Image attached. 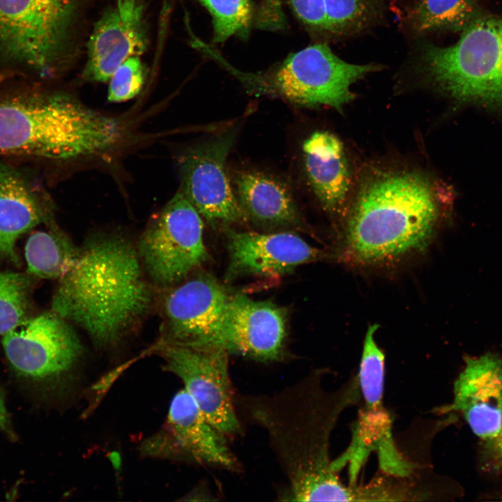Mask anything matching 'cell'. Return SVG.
<instances>
[{
  "label": "cell",
  "mask_w": 502,
  "mask_h": 502,
  "mask_svg": "<svg viewBox=\"0 0 502 502\" xmlns=\"http://www.w3.org/2000/svg\"><path fill=\"white\" fill-rule=\"evenodd\" d=\"M296 16L307 26L328 31L322 0H287Z\"/></svg>",
  "instance_id": "4316f807"
},
{
  "label": "cell",
  "mask_w": 502,
  "mask_h": 502,
  "mask_svg": "<svg viewBox=\"0 0 502 502\" xmlns=\"http://www.w3.org/2000/svg\"><path fill=\"white\" fill-rule=\"evenodd\" d=\"M197 1L212 16L214 43H222L235 34L248 33L253 13L250 0Z\"/></svg>",
  "instance_id": "cb8c5ba5"
},
{
  "label": "cell",
  "mask_w": 502,
  "mask_h": 502,
  "mask_svg": "<svg viewBox=\"0 0 502 502\" xmlns=\"http://www.w3.org/2000/svg\"><path fill=\"white\" fill-rule=\"evenodd\" d=\"M378 69L375 64L345 62L327 45L317 44L289 55L268 73L245 75V79L256 91L295 104L341 110L353 98L351 85Z\"/></svg>",
  "instance_id": "8992f818"
},
{
  "label": "cell",
  "mask_w": 502,
  "mask_h": 502,
  "mask_svg": "<svg viewBox=\"0 0 502 502\" xmlns=\"http://www.w3.org/2000/svg\"><path fill=\"white\" fill-rule=\"evenodd\" d=\"M480 463L487 472H502V425L498 434L489 440L484 441L481 449Z\"/></svg>",
  "instance_id": "83f0119b"
},
{
  "label": "cell",
  "mask_w": 502,
  "mask_h": 502,
  "mask_svg": "<svg viewBox=\"0 0 502 502\" xmlns=\"http://www.w3.org/2000/svg\"><path fill=\"white\" fill-rule=\"evenodd\" d=\"M144 6L139 0H117L96 23L88 43L84 77L105 82L127 59L146 49Z\"/></svg>",
  "instance_id": "2e32d148"
},
{
  "label": "cell",
  "mask_w": 502,
  "mask_h": 502,
  "mask_svg": "<svg viewBox=\"0 0 502 502\" xmlns=\"http://www.w3.org/2000/svg\"><path fill=\"white\" fill-rule=\"evenodd\" d=\"M429 76L457 100L502 107V19L480 17L446 47L428 45Z\"/></svg>",
  "instance_id": "5b68a950"
},
{
  "label": "cell",
  "mask_w": 502,
  "mask_h": 502,
  "mask_svg": "<svg viewBox=\"0 0 502 502\" xmlns=\"http://www.w3.org/2000/svg\"><path fill=\"white\" fill-rule=\"evenodd\" d=\"M71 239L54 222L47 231H39L28 238L24 249L27 272L44 279H59L78 252Z\"/></svg>",
  "instance_id": "44dd1931"
},
{
  "label": "cell",
  "mask_w": 502,
  "mask_h": 502,
  "mask_svg": "<svg viewBox=\"0 0 502 502\" xmlns=\"http://www.w3.org/2000/svg\"><path fill=\"white\" fill-rule=\"evenodd\" d=\"M237 199L248 218L266 227L296 225L298 215L288 189L259 172H243L234 177Z\"/></svg>",
  "instance_id": "ffe728a7"
},
{
  "label": "cell",
  "mask_w": 502,
  "mask_h": 502,
  "mask_svg": "<svg viewBox=\"0 0 502 502\" xmlns=\"http://www.w3.org/2000/svg\"><path fill=\"white\" fill-rule=\"evenodd\" d=\"M501 500L502 501V494L500 496Z\"/></svg>",
  "instance_id": "f546056e"
},
{
  "label": "cell",
  "mask_w": 502,
  "mask_h": 502,
  "mask_svg": "<svg viewBox=\"0 0 502 502\" xmlns=\"http://www.w3.org/2000/svg\"><path fill=\"white\" fill-rule=\"evenodd\" d=\"M31 280L27 275L0 273V335L26 320Z\"/></svg>",
  "instance_id": "603a6c76"
},
{
  "label": "cell",
  "mask_w": 502,
  "mask_h": 502,
  "mask_svg": "<svg viewBox=\"0 0 502 502\" xmlns=\"http://www.w3.org/2000/svg\"><path fill=\"white\" fill-rule=\"evenodd\" d=\"M2 345L16 376L31 382L66 373L82 352L72 325L54 312L26 319L3 335Z\"/></svg>",
  "instance_id": "8fae6325"
},
{
  "label": "cell",
  "mask_w": 502,
  "mask_h": 502,
  "mask_svg": "<svg viewBox=\"0 0 502 502\" xmlns=\"http://www.w3.org/2000/svg\"><path fill=\"white\" fill-rule=\"evenodd\" d=\"M235 137L234 130L216 135L190 146L178 159L180 190L213 226L227 227L248 219L226 172Z\"/></svg>",
  "instance_id": "30bf717a"
},
{
  "label": "cell",
  "mask_w": 502,
  "mask_h": 502,
  "mask_svg": "<svg viewBox=\"0 0 502 502\" xmlns=\"http://www.w3.org/2000/svg\"><path fill=\"white\" fill-rule=\"evenodd\" d=\"M10 423L5 404L4 397L0 390V431L10 432Z\"/></svg>",
  "instance_id": "f1b7e54d"
},
{
  "label": "cell",
  "mask_w": 502,
  "mask_h": 502,
  "mask_svg": "<svg viewBox=\"0 0 502 502\" xmlns=\"http://www.w3.org/2000/svg\"><path fill=\"white\" fill-rule=\"evenodd\" d=\"M439 216L435 195L420 175L380 174L360 190L347 221V259L358 265H383L423 250Z\"/></svg>",
  "instance_id": "3957f363"
},
{
  "label": "cell",
  "mask_w": 502,
  "mask_h": 502,
  "mask_svg": "<svg viewBox=\"0 0 502 502\" xmlns=\"http://www.w3.org/2000/svg\"><path fill=\"white\" fill-rule=\"evenodd\" d=\"M76 0H0V62L46 74L66 45Z\"/></svg>",
  "instance_id": "52a82bcc"
},
{
  "label": "cell",
  "mask_w": 502,
  "mask_h": 502,
  "mask_svg": "<svg viewBox=\"0 0 502 502\" xmlns=\"http://www.w3.org/2000/svg\"><path fill=\"white\" fill-rule=\"evenodd\" d=\"M304 164L314 192L325 210L340 213L346 201L350 176L343 145L326 131L312 134L303 144Z\"/></svg>",
  "instance_id": "d6986e66"
},
{
  "label": "cell",
  "mask_w": 502,
  "mask_h": 502,
  "mask_svg": "<svg viewBox=\"0 0 502 502\" xmlns=\"http://www.w3.org/2000/svg\"><path fill=\"white\" fill-rule=\"evenodd\" d=\"M325 375L317 369L273 395L236 396V409L266 433L287 481V500L361 501L360 486L343 484L330 457L340 415L360 400L357 375L331 391Z\"/></svg>",
  "instance_id": "6da1fadb"
},
{
  "label": "cell",
  "mask_w": 502,
  "mask_h": 502,
  "mask_svg": "<svg viewBox=\"0 0 502 502\" xmlns=\"http://www.w3.org/2000/svg\"><path fill=\"white\" fill-rule=\"evenodd\" d=\"M286 323L283 307L236 294L206 346L259 361L279 360L284 356Z\"/></svg>",
  "instance_id": "4fadbf2b"
},
{
  "label": "cell",
  "mask_w": 502,
  "mask_h": 502,
  "mask_svg": "<svg viewBox=\"0 0 502 502\" xmlns=\"http://www.w3.org/2000/svg\"><path fill=\"white\" fill-rule=\"evenodd\" d=\"M165 290L159 344L206 346L229 302L228 291L207 274L185 278Z\"/></svg>",
  "instance_id": "7c38bea8"
},
{
  "label": "cell",
  "mask_w": 502,
  "mask_h": 502,
  "mask_svg": "<svg viewBox=\"0 0 502 502\" xmlns=\"http://www.w3.org/2000/svg\"><path fill=\"white\" fill-rule=\"evenodd\" d=\"M462 413L481 440L495 437L502 425V354L467 357L453 386L452 403L443 412Z\"/></svg>",
  "instance_id": "e0dca14e"
},
{
  "label": "cell",
  "mask_w": 502,
  "mask_h": 502,
  "mask_svg": "<svg viewBox=\"0 0 502 502\" xmlns=\"http://www.w3.org/2000/svg\"><path fill=\"white\" fill-rule=\"evenodd\" d=\"M328 31L344 33L361 28L373 11L371 0H322Z\"/></svg>",
  "instance_id": "d4e9b609"
},
{
  "label": "cell",
  "mask_w": 502,
  "mask_h": 502,
  "mask_svg": "<svg viewBox=\"0 0 502 502\" xmlns=\"http://www.w3.org/2000/svg\"><path fill=\"white\" fill-rule=\"evenodd\" d=\"M53 206L22 174L0 163V259L19 264L17 240L40 223H53Z\"/></svg>",
  "instance_id": "ac0fdd59"
},
{
  "label": "cell",
  "mask_w": 502,
  "mask_h": 502,
  "mask_svg": "<svg viewBox=\"0 0 502 502\" xmlns=\"http://www.w3.org/2000/svg\"><path fill=\"white\" fill-rule=\"evenodd\" d=\"M203 231L201 216L180 190L151 219L136 248L155 287L178 284L208 259Z\"/></svg>",
  "instance_id": "ba28073f"
},
{
  "label": "cell",
  "mask_w": 502,
  "mask_h": 502,
  "mask_svg": "<svg viewBox=\"0 0 502 502\" xmlns=\"http://www.w3.org/2000/svg\"><path fill=\"white\" fill-rule=\"evenodd\" d=\"M137 248L117 235L96 236L79 248L59 279L52 310L83 329L100 347L135 329L155 301Z\"/></svg>",
  "instance_id": "7a4b0ae2"
},
{
  "label": "cell",
  "mask_w": 502,
  "mask_h": 502,
  "mask_svg": "<svg viewBox=\"0 0 502 502\" xmlns=\"http://www.w3.org/2000/svg\"><path fill=\"white\" fill-rule=\"evenodd\" d=\"M225 436L204 417L184 388L172 400L165 429L144 446V450L234 471L238 463Z\"/></svg>",
  "instance_id": "5bb4252c"
},
{
  "label": "cell",
  "mask_w": 502,
  "mask_h": 502,
  "mask_svg": "<svg viewBox=\"0 0 502 502\" xmlns=\"http://www.w3.org/2000/svg\"><path fill=\"white\" fill-rule=\"evenodd\" d=\"M481 16L476 0H418L411 12L413 28L419 32L463 31Z\"/></svg>",
  "instance_id": "7402d4cb"
},
{
  "label": "cell",
  "mask_w": 502,
  "mask_h": 502,
  "mask_svg": "<svg viewBox=\"0 0 502 502\" xmlns=\"http://www.w3.org/2000/svg\"><path fill=\"white\" fill-rule=\"evenodd\" d=\"M225 229L227 281L243 276H280L326 256L292 232L264 234Z\"/></svg>",
  "instance_id": "9a60e30c"
},
{
  "label": "cell",
  "mask_w": 502,
  "mask_h": 502,
  "mask_svg": "<svg viewBox=\"0 0 502 502\" xmlns=\"http://www.w3.org/2000/svg\"><path fill=\"white\" fill-rule=\"evenodd\" d=\"M167 370L177 375L204 417L219 431H242L229 372V353L215 347L157 345Z\"/></svg>",
  "instance_id": "9c48e42d"
},
{
  "label": "cell",
  "mask_w": 502,
  "mask_h": 502,
  "mask_svg": "<svg viewBox=\"0 0 502 502\" xmlns=\"http://www.w3.org/2000/svg\"><path fill=\"white\" fill-rule=\"evenodd\" d=\"M121 135L116 119L65 94L0 99V154L73 159L105 151Z\"/></svg>",
  "instance_id": "277c9868"
},
{
  "label": "cell",
  "mask_w": 502,
  "mask_h": 502,
  "mask_svg": "<svg viewBox=\"0 0 502 502\" xmlns=\"http://www.w3.org/2000/svg\"><path fill=\"white\" fill-rule=\"evenodd\" d=\"M144 79L145 68L139 56L129 57L109 79L108 100L119 102L133 98L141 91Z\"/></svg>",
  "instance_id": "484cf974"
}]
</instances>
